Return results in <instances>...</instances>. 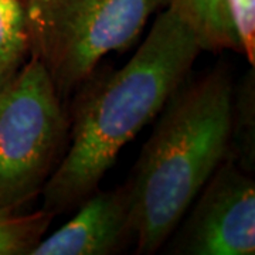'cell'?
I'll use <instances>...</instances> for the list:
<instances>
[{
    "label": "cell",
    "mask_w": 255,
    "mask_h": 255,
    "mask_svg": "<svg viewBox=\"0 0 255 255\" xmlns=\"http://www.w3.org/2000/svg\"><path fill=\"white\" fill-rule=\"evenodd\" d=\"M200 51L193 31L164 6L133 57L82 101L71 143L41 190L43 209L67 211L98 190L119 152L184 84Z\"/></svg>",
    "instance_id": "1"
},
{
    "label": "cell",
    "mask_w": 255,
    "mask_h": 255,
    "mask_svg": "<svg viewBox=\"0 0 255 255\" xmlns=\"http://www.w3.org/2000/svg\"><path fill=\"white\" fill-rule=\"evenodd\" d=\"M233 92L227 71L214 70L182 84L160 111L128 183L137 254L162 248L227 159Z\"/></svg>",
    "instance_id": "2"
},
{
    "label": "cell",
    "mask_w": 255,
    "mask_h": 255,
    "mask_svg": "<svg viewBox=\"0 0 255 255\" xmlns=\"http://www.w3.org/2000/svg\"><path fill=\"white\" fill-rule=\"evenodd\" d=\"M169 0H26L34 55L58 95H68L104 57L127 48Z\"/></svg>",
    "instance_id": "3"
},
{
    "label": "cell",
    "mask_w": 255,
    "mask_h": 255,
    "mask_svg": "<svg viewBox=\"0 0 255 255\" xmlns=\"http://www.w3.org/2000/svg\"><path fill=\"white\" fill-rule=\"evenodd\" d=\"M67 135L60 95L31 55L0 90V207L17 210L43 190Z\"/></svg>",
    "instance_id": "4"
},
{
    "label": "cell",
    "mask_w": 255,
    "mask_h": 255,
    "mask_svg": "<svg viewBox=\"0 0 255 255\" xmlns=\"http://www.w3.org/2000/svg\"><path fill=\"white\" fill-rule=\"evenodd\" d=\"M190 206L172 246L174 254L253 255L255 253V184L224 159ZM189 209V210H190Z\"/></svg>",
    "instance_id": "5"
},
{
    "label": "cell",
    "mask_w": 255,
    "mask_h": 255,
    "mask_svg": "<svg viewBox=\"0 0 255 255\" xmlns=\"http://www.w3.org/2000/svg\"><path fill=\"white\" fill-rule=\"evenodd\" d=\"M65 224L37 244L31 255H108L133 238L129 186L94 191Z\"/></svg>",
    "instance_id": "6"
},
{
    "label": "cell",
    "mask_w": 255,
    "mask_h": 255,
    "mask_svg": "<svg viewBox=\"0 0 255 255\" xmlns=\"http://www.w3.org/2000/svg\"><path fill=\"white\" fill-rule=\"evenodd\" d=\"M166 6L193 31L201 50L243 53L230 0H169Z\"/></svg>",
    "instance_id": "7"
},
{
    "label": "cell",
    "mask_w": 255,
    "mask_h": 255,
    "mask_svg": "<svg viewBox=\"0 0 255 255\" xmlns=\"http://www.w3.org/2000/svg\"><path fill=\"white\" fill-rule=\"evenodd\" d=\"M31 57L26 0H0V90Z\"/></svg>",
    "instance_id": "8"
},
{
    "label": "cell",
    "mask_w": 255,
    "mask_h": 255,
    "mask_svg": "<svg viewBox=\"0 0 255 255\" xmlns=\"http://www.w3.org/2000/svg\"><path fill=\"white\" fill-rule=\"evenodd\" d=\"M54 216L43 207L30 214H17L16 210L0 207V255H31Z\"/></svg>",
    "instance_id": "9"
},
{
    "label": "cell",
    "mask_w": 255,
    "mask_h": 255,
    "mask_svg": "<svg viewBox=\"0 0 255 255\" xmlns=\"http://www.w3.org/2000/svg\"><path fill=\"white\" fill-rule=\"evenodd\" d=\"M243 53L254 67L255 63V0H230Z\"/></svg>",
    "instance_id": "10"
}]
</instances>
